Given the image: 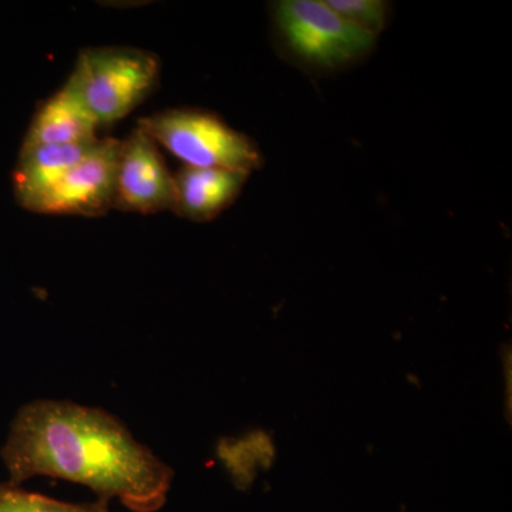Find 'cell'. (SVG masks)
<instances>
[{
    "label": "cell",
    "instance_id": "cell-1",
    "mask_svg": "<svg viewBox=\"0 0 512 512\" xmlns=\"http://www.w3.org/2000/svg\"><path fill=\"white\" fill-rule=\"evenodd\" d=\"M9 483L53 477L84 485L100 500L117 498L133 512L167 503L174 473L123 421L67 400L25 404L0 450Z\"/></svg>",
    "mask_w": 512,
    "mask_h": 512
},
{
    "label": "cell",
    "instance_id": "cell-2",
    "mask_svg": "<svg viewBox=\"0 0 512 512\" xmlns=\"http://www.w3.org/2000/svg\"><path fill=\"white\" fill-rule=\"evenodd\" d=\"M272 18L292 62L315 73L346 69L365 59L377 42L339 16L326 0H281L272 8Z\"/></svg>",
    "mask_w": 512,
    "mask_h": 512
},
{
    "label": "cell",
    "instance_id": "cell-3",
    "mask_svg": "<svg viewBox=\"0 0 512 512\" xmlns=\"http://www.w3.org/2000/svg\"><path fill=\"white\" fill-rule=\"evenodd\" d=\"M160 79V60L147 50L127 46L86 49L77 57L69 82L100 127L136 110Z\"/></svg>",
    "mask_w": 512,
    "mask_h": 512
},
{
    "label": "cell",
    "instance_id": "cell-4",
    "mask_svg": "<svg viewBox=\"0 0 512 512\" xmlns=\"http://www.w3.org/2000/svg\"><path fill=\"white\" fill-rule=\"evenodd\" d=\"M138 127L185 167L251 174L264 163L258 144L220 116L200 109H171L144 117Z\"/></svg>",
    "mask_w": 512,
    "mask_h": 512
},
{
    "label": "cell",
    "instance_id": "cell-5",
    "mask_svg": "<svg viewBox=\"0 0 512 512\" xmlns=\"http://www.w3.org/2000/svg\"><path fill=\"white\" fill-rule=\"evenodd\" d=\"M121 141L100 138L96 147L53 184L32 212L99 217L114 208Z\"/></svg>",
    "mask_w": 512,
    "mask_h": 512
},
{
    "label": "cell",
    "instance_id": "cell-6",
    "mask_svg": "<svg viewBox=\"0 0 512 512\" xmlns=\"http://www.w3.org/2000/svg\"><path fill=\"white\" fill-rule=\"evenodd\" d=\"M175 180L158 144L140 127L121 141L114 208L137 214L173 211Z\"/></svg>",
    "mask_w": 512,
    "mask_h": 512
},
{
    "label": "cell",
    "instance_id": "cell-7",
    "mask_svg": "<svg viewBox=\"0 0 512 512\" xmlns=\"http://www.w3.org/2000/svg\"><path fill=\"white\" fill-rule=\"evenodd\" d=\"M248 173L222 168H181L175 175L174 212L192 222H210L234 204Z\"/></svg>",
    "mask_w": 512,
    "mask_h": 512
},
{
    "label": "cell",
    "instance_id": "cell-8",
    "mask_svg": "<svg viewBox=\"0 0 512 512\" xmlns=\"http://www.w3.org/2000/svg\"><path fill=\"white\" fill-rule=\"evenodd\" d=\"M100 138L76 144L22 147L13 171V192L20 207L32 210L36 201L70 168L96 147Z\"/></svg>",
    "mask_w": 512,
    "mask_h": 512
},
{
    "label": "cell",
    "instance_id": "cell-9",
    "mask_svg": "<svg viewBox=\"0 0 512 512\" xmlns=\"http://www.w3.org/2000/svg\"><path fill=\"white\" fill-rule=\"evenodd\" d=\"M99 127L82 97L66 82L59 92L40 104L22 147L83 143L99 138Z\"/></svg>",
    "mask_w": 512,
    "mask_h": 512
},
{
    "label": "cell",
    "instance_id": "cell-10",
    "mask_svg": "<svg viewBox=\"0 0 512 512\" xmlns=\"http://www.w3.org/2000/svg\"><path fill=\"white\" fill-rule=\"evenodd\" d=\"M0 512H111L110 501L64 503L46 495L30 493L19 485L0 484Z\"/></svg>",
    "mask_w": 512,
    "mask_h": 512
},
{
    "label": "cell",
    "instance_id": "cell-11",
    "mask_svg": "<svg viewBox=\"0 0 512 512\" xmlns=\"http://www.w3.org/2000/svg\"><path fill=\"white\" fill-rule=\"evenodd\" d=\"M326 3L350 25L376 39L392 15V6L384 0H326Z\"/></svg>",
    "mask_w": 512,
    "mask_h": 512
}]
</instances>
